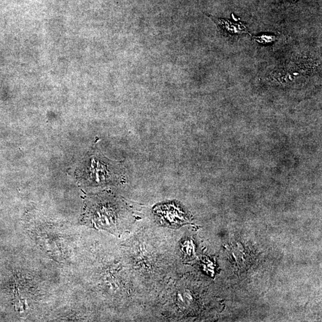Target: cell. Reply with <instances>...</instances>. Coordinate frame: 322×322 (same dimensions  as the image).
Masks as SVG:
<instances>
[{"instance_id": "cell-1", "label": "cell", "mask_w": 322, "mask_h": 322, "mask_svg": "<svg viewBox=\"0 0 322 322\" xmlns=\"http://www.w3.org/2000/svg\"><path fill=\"white\" fill-rule=\"evenodd\" d=\"M156 214L160 217L161 222L167 226L177 227L184 223L186 218L179 208L173 204H166L158 206Z\"/></svg>"}, {"instance_id": "cell-4", "label": "cell", "mask_w": 322, "mask_h": 322, "mask_svg": "<svg viewBox=\"0 0 322 322\" xmlns=\"http://www.w3.org/2000/svg\"><path fill=\"white\" fill-rule=\"evenodd\" d=\"M297 1V0H294V1Z\"/></svg>"}, {"instance_id": "cell-2", "label": "cell", "mask_w": 322, "mask_h": 322, "mask_svg": "<svg viewBox=\"0 0 322 322\" xmlns=\"http://www.w3.org/2000/svg\"><path fill=\"white\" fill-rule=\"evenodd\" d=\"M208 15L216 24L220 30L225 34L230 35L249 34L246 26L242 23L234 22L225 19L216 18L211 15Z\"/></svg>"}, {"instance_id": "cell-3", "label": "cell", "mask_w": 322, "mask_h": 322, "mask_svg": "<svg viewBox=\"0 0 322 322\" xmlns=\"http://www.w3.org/2000/svg\"><path fill=\"white\" fill-rule=\"evenodd\" d=\"M252 39L260 44H267L275 42L278 38L275 35L262 34L260 36H253Z\"/></svg>"}]
</instances>
